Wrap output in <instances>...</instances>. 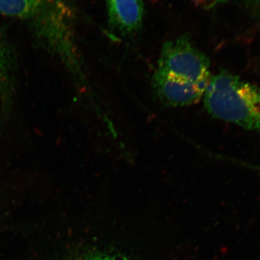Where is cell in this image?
<instances>
[{
  "label": "cell",
  "mask_w": 260,
  "mask_h": 260,
  "mask_svg": "<svg viewBox=\"0 0 260 260\" xmlns=\"http://www.w3.org/2000/svg\"><path fill=\"white\" fill-rule=\"evenodd\" d=\"M203 97L213 117L260 135V88L255 85L220 72L211 76Z\"/></svg>",
  "instance_id": "1"
},
{
  "label": "cell",
  "mask_w": 260,
  "mask_h": 260,
  "mask_svg": "<svg viewBox=\"0 0 260 260\" xmlns=\"http://www.w3.org/2000/svg\"><path fill=\"white\" fill-rule=\"evenodd\" d=\"M210 66L209 58L183 36L162 45L157 69L206 89Z\"/></svg>",
  "instance_id": "2"
},
{
  "label": "cell",
  "mask_w": 260,
  "mask_h": 260,
  "mask_svg": "<svg viewBox=\"0 0 260 260\" xmlns=\"http://www.w3.org/2000/svg\"><path fill=\"white\" fill-rule=\"evenodd\" d=\"M154 93L162 104L182 107L199 102L205 88L156 69L152 78Z\"/></svg>",
  "instance_id": "3"
},
{
  "label": "cell",
  "mask_w": 260,
  "mask_h": 260,
  "mask_svg": "<svg viewBox=\"0 0 260 260\" xmlns=\"http://www.w3.org/2000/svg\"><path fill=\"white\" fill-rule=\"evenodd\" d=\"M112 29L124 37L134 35L141 28L143 0H106Z\"/></svg>",
  "instance_id": "4"
},
{
  "label": "cell",
  "mask_w": 260,
  "mask_h": 260,
  "mask_svg": "<svg viewBox=\"0 0 260 260\" xmlns=\"http://www.w3.org/2000/svg\"><path fill=\"white\" fill-rule=\"evenodd\" d=\"M12 59L5 47L0 44V99L5 111L12 104L14 81Z\"/></svg>",
  "instance_id": "5"
},
{
  "label": "cell",
  "mask_w": 260,
  "mask_h": 260,
  "mask_svg": "<svg viewBox=\"0 0 260 260\" xmlns=\"http://www.w3.org/2000/svg\"><path fill=\"white\" fill-rule=\"evenodd\" d=\"M231 0H192L197 6L204 9H211L218 5H223Z\"/></svg>",
  "instance_id": "6"
},
{
  "label": "cell",
  "mask_w": 260,
  "mask_h": 260,
  "mask_svg": "<svg viewBox=\"0 0 260 260\" xmlns=\"http://www.w3.org/2000/svg\"><path fill=\"white\" fill-rule=\"evenodd\" d=\"M86 260H121L120 259H117V258L114 257V256H93V257L90 258Z\"/></svg>",
  "instance_id": "7"
}]
</instances>
